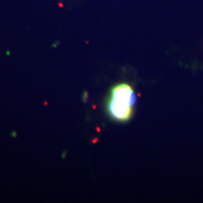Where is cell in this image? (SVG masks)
I'll use <instances>...</instances> for the list:
<instances>
[{
    "instance_id": "cell-1",
    "label": "cell",
    "mask_w": 203,
    "mask_h": 203,
    "mask_svg": "<svg viewBox=\"0 0 203 203\" xmlns=\"http://www.w3.org/2000/svg\"><path fill=\"white\" fill-rule=\"evenodd\" d=\"M135 100L133 88L129 84H117L111 89L107 111L111 117L117 121H127L133 116Z\"/></svg>"
},
{
    "instance_id": "cell-2",
    "label": "cell",
    "mask_w": 203,
    "mask_h": 203,
    "mask_svg": "<svg viewBox=\"0 0 203 203\" xmlns=\"http://www.w3.org/2000/svg\"><path fill=\"white\" fill-rule=\"evenodd\" d=\"M12 134H13V135H12V136H16V135H17V133H16L15 132H13V133H12Z\"/></svg>"
}]
</instances>
